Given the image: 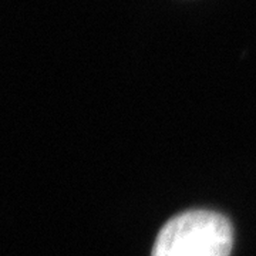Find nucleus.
Here are the masks:
<instances>
[{
  "label": "nucleus",
  "instance_id": "nucleus-1",
  "mask_svg": "<svg viewBox=\"0 0 256 256\" xmlns=\"http://www.w3.org/2000/svg\"><path fill=\"white\" fill-rule=\"evenodd\" d=\"M232 245V225L224 215L186 210L162 226L151 256H229Z\"/></svg>",
  "mask_w": 256,
  "mask_h": 256
}]
</instances>
